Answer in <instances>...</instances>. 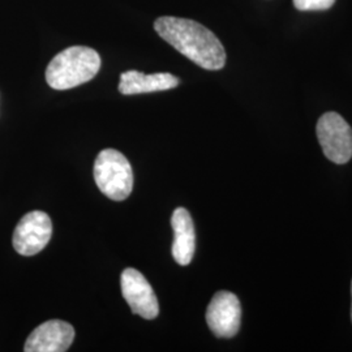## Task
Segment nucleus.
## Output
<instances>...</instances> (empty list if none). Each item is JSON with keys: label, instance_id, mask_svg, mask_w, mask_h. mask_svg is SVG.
Wrapping results in <instances>:
<instances>
[{"label": "nucleus", "instance_id": "1", "mask_svg": "<svg viewBox=\"0 0 352 352\" xmlns=\"http://www.w3.org/2000/svg\"><path fill=\"white\" fill-rule=\"evenodd\" d=\"M158 36L204 69L218 71L226 64V51L212 30L197 21L164 16L155 20Z\"/></svg>", "mask_w": 352, "mask_h": 352}, {"label": "nucleus", "instance_id": "2", "mask_svg": "<svg viewBox=\"0 0 352 352\" xmlns=\"http://www.w3.org/2000/svg\"><path fill=\"white\" fill-rule=\"evenodd\" d=\"M101 69L100 54L87 46L59 52L46 69V81L55 90H68L93 80Z\"/></svg>", "mask_w": 352, "mask_h": 352}, {"label": "nucleus", "instance_id": "3", "mask_svg": "<svg viewBox=\"0 0 352 352\" xmlns=\"http://www.w3.org/2000/svg\"><path fill=\"white\" fill-rule=\"evenodd\" d=\"M94 180L104 196L124 201L133 189L132 166L120 151L104 149L94 162Z\"/></svg>", "mask_w": 352, "mask_h": 352}, {"label": "nucleus", "instance_id": "4", "mask_svg": "<svg viewBox=\"0 0 352 352\" xmlns=\"http://www.w3.org/2000/svg\"><path fill=\"white\" fill-rule=\"evenodd\" d=\"M317 139L327 160L337 164L352 158V128L337 113H325L317 122Z\"/></svg>", "mask_w": 352, "mask_h": 352}, {"label": "nucleus", "instance_id": "5", "mask_svg": "<svg viewBox=\"0 0 352 352\" xmlns=\"http://www.w3.org/2000/svg\"><path fill=\"white\" fill-rule=\"evenodd\" d=\"M51 218L41 210L25 214L13 231L14 251L21 256H34L42 251L51 239Z\"/></svg>", "mask_w": 352, "mask_h": 352}, {"label": "nucleus", "instance_id": "6", "mask_svg": "<svg viewBox=\"0 0 352 352\" xmlns=\"http://www.w3.org/2000/svg\"><path fill=\"white\" fill-rule=\"evenodd\" d=\"M241 321V307L236 295L228 291L217 292L206 311V322L219 338H231L238 334Z\"/></svg>", "mask_w": 352, "mask_h": 352}, {"label": "nucleus", "instance_id": "7", "mask_svg": "<svg viewBox=\"0 0 352 352\" xmlns=\"http://www.w3.org/2000/svg\"><path fill=\"white\" fill-rule=\"evenodd\" d=\"M123 298L135 315L153 320L160 314L158 299L148 279L139 270L128 267L120 278Z\"/></svg>", "mask_w": 352, "mask_h": 352}, {"label": "nucleus", "instance_id": "8", "mask_svg": "<svg viewBox=\"0 0 352 352\" xmlns=\"http://www.w3.org/2000/svg\"><path fill=\"white\" fill-rule=\"evenodd\" d=\"M75 340V329L62 320H50L36 327L25 342V352L67 351Z\"/></svg>", "mask_w": 352, "mask_h": 352}, {"label": "nucleus", "instance_id": "9", "mask_svg": "<svg viewBox=\"0 0 352 352\" xmlns=\"http://www.w3.org/2000/svg\"><path fill=\"white\" fill-rule=\"evenodd\" d=\"M171 226L174 230L173 257L182 266L190 264L196 250V234L192 217L187 209L177 208L171 217Z\"/></svg>", "mask_w": 352, "mask_h": 352}, {"label": "nucleus", "instance_id": "10", "mask_svg": "<svg viewBox=\"0 0 352 352\" xmlns=\"http://www.w3.org/2000/svg\"><path fill=\"white\" fill-rule=\"evenodd\" d=\"M179 78L171 74L145 75L139 71H126L120 76L119 91L124 96L145 94L176 88Z\"/></svg>", "mask_w": 352, "mask_h": 352}, {"label": "nucleus", "instance_id": "11", "mask_svg": "<svg viewBox=\"0 0 352 352\" xmlns=\"http://www.w3.org/2000/svg\"><path fill=\"white\" fill-rule=\"evenodd\" d=\"M334 3L336 0H294V6L299 11H327Z\"/></svg>", "mask_w": 352, "mask_h": 352}, {"label": "nucleus", "instance_id": "12", "mask_svg": "<svg viewBox=\"0 0 352 352\" xmlns=\"http://www.w3.org/2000/svg\"><path fill=\"white\" fill-rule=\"evenodd\" d=\"M351 298H352V282H351ZM351 321H352V302H351Z\"/></svg>", "mask_w": 352, "mask_h": 352}]
</instances>
